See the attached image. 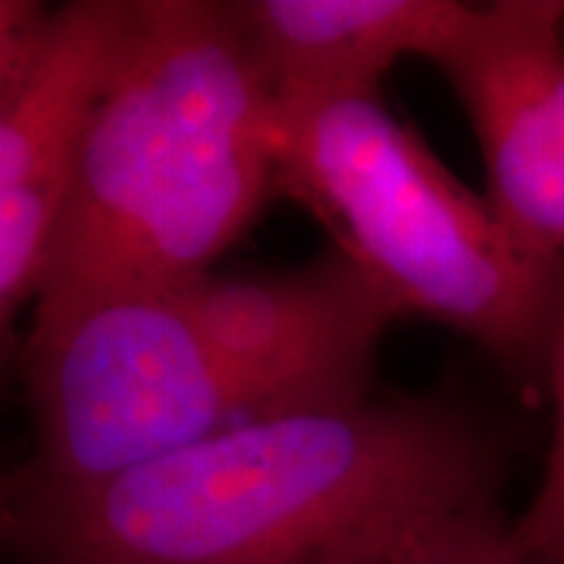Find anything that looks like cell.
<instances>
[{"mask_svg": "<svg viewBox=\"0 0 564 564\" xmlns=\"http://www.w3.org/2000/svg\"><path fill=\"white\" fill-rule=\"evenodd\" d=\"M484 426L364 399L229 426L85 489L13 486L25 564H392L411 527L496 496Z\"/></svg>", "mask_w": 564, "mask_h": 564, "instance_id": "cell-1", "label": "cell"}, {"mask_svg": "<svg viewBox=\"0 0 564 564\" xmlns=\"http://www.w3.org/2000/svg\"><path fill=\"white\" fill-rule=\"evenodd\" d=\"M273 192L276 95L236 3L139 0L69 158L39 302L198 280Z\"/></svg>", "mask_w": 564, "mask_h": 564, "instance_id": "cell-2", "label": "cell"}, {"mask_svg": "<svg viewBox=\"0 0 564 564\" xmlns=\"http://www.w3.org/2000/svg\"><path fill=\"white\" fill-rule=\"evenodd\" d=\"M276 113L280 192L321 217L399 317L452 326L511 370H549L562 254L521 239L380 98Z\"/></svg>", "mask_w": 564, "mask_h": 564, "instance_id": "cell-3", "label": "cell"}, {"mask_svg": "<svg viewBox=\"0 0 564 564\" xmlns=\"http://www.w3.org/2000/svg\"><path fill=\"white\" fill-rule=\"evenodd\" d=\"M22 373L39 448L20 489H85L267 417L176 285L44 299Z\"/></svg>", "mask_w": 564, "mask_h": 564, "instance_id": "cell-4", "label": "cell"}, {"mask_svg": "<svg viewBox=\"0 0 564 564\" xmlns=\"http://www.w3.org/2000/svg\"><path fill=\"white\" fill-rule=\"evenodd\" d=\"M176 292L214 355L267 417L370 399L380 343L402 321L339 248L280 273L217 276L210 270Z\"/></svg>", "mask_w": 564, "mask_h": 564, "instance_id": "cell-5", "label": "cell"}, {"mask_svg": "<svg viewBox=\"0 0 564 564\" xmlns=\"http://www.w3.org/2000/svg\"><path fill=\"white\" fill-rule=\"evenodd\" d=\"M486 163V198L521 239L564 258V3L474 7L440 61Z\"/></svg>", "mask_w": 564, "mask_h": 564, "instance_id": "cell-6", "label": "cell"}, {"mask_svg": "<svg viewBox=\"0 0 564 564\" xmlns=\"http://www.w3.org/2000/svg\"><path fill=\"white\" fill-rule=\"evenodd\" d=\"M477 3L462 0H239L236 13L280 107L380 98L402 61L440 66Z\"/></svg>", "mask_w": 564, "mask_h": 564, "instance_id": "cell-7", "label": "cell"}, {"mask_svg": "<svg viewBox=\"0 0 564 564\" xmlns=\"http://www.w3.org/2000/svg\"><path fill=\"white\" fill-rule=\"evenodd\" d=\"M139 20V0H76L0 88V192L63 170L113 79Z\"/></svg>", "mask_w": 564, "mask_h": 564, "instance_id": "cell-8", "label": "cell"}, {"mask_svg": "<svg viewBox=\"0 0 564 564\" xmlns=\"http://www.w3.org/2000/svg\"><path fill=\"white\" fill-rule=\"evenodd\" d=\"M69 163L41 180L0 192V383L13 345V323L32 295L39 299L44 267L61 223Z\"/></svg>", "mask_w": 564, "mask_h": 564, "instance_id": "cell-9", "label": "cell"}, {"mask_svg": "<svg viewBox=\"0 0 564 564\" xmlns=\"http://www.w3.org/2000/svg\"><path fill=\"white\" fill-rule=\"evenodd\" d=\"M392 564H530L514 524L496 496L455 505L423 518L402 536Z\"/></svg>", "mask_w": 564, "mask_h": 564, "instance_id": "cell-10", "label": "cell"}, {"mask_svg": "<svg viewBox=\"0 0 564 564\" xmlns=\"http://www.w3.org/2000/svg\"><path fill=\"white\" fill-rule=\"evenodd\" d=\"M549 377L555 392L552 452L533 502L514 521V540L530 564H564V314L549 358Z\"/></svg>", "mask_w": 564, "mask_h": 564, "instance_id": "cell-11", "label": "cell"}, {"mask_svg": "<svg viewBox=\"0 0 564 564\" xmlns=\"http://www.w3.org/2000/svg\"><path fill=\"white\" fill-rule=\"evenodd\" d=\"M54 10L39 0H0V88L35 54Z\"/></svg>", "mask_w": 564, "mask_h": 564, "instance_id": "cell-12", "label": "cell"}, {"mask_svg": "<svg viewBox=\"0 0 564 564\" xmlns=\"http://www.w3.org/2000/svg\"><path fill=\"white\" fill-rule=\"evenodd\" d=\"M13 527H17V508H13V484H7L0 477V543L13 540Z\"/></svg>", "mask_w": 564, "mask_h": 564, "instance_id": "cell-13", "label": "cell"}]
</instances>
